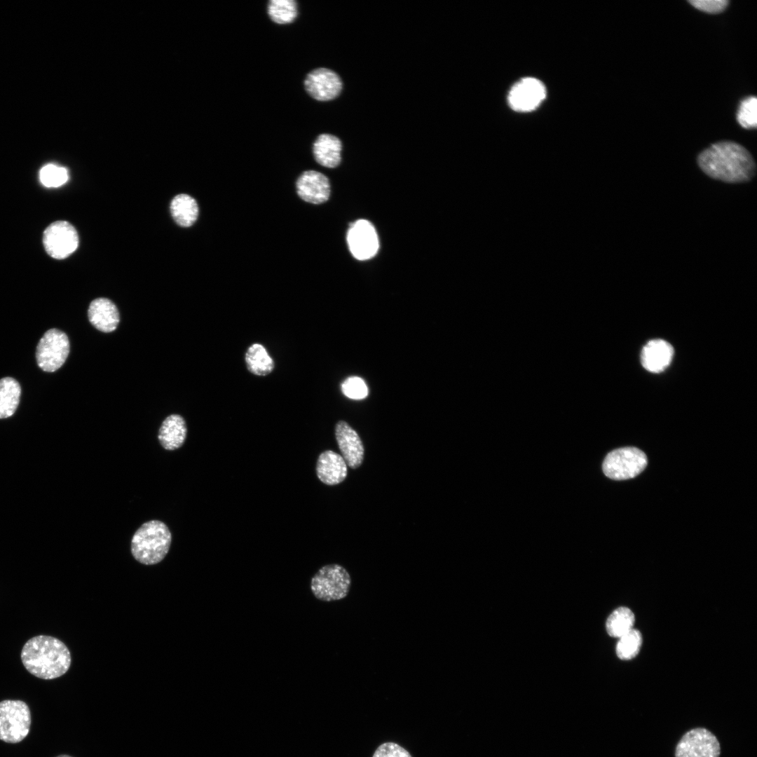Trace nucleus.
Returning <instances> with one entry per match:
<instances>
[{
	"label": "nucleus",
	"mask_w": 757,
	"mask_h": 757,
	"mask_svg": "<svg viewBox=\"0 0 757 757\" xmlns=\"http://www.w3.org/2000/svg\"><path fill=\"white\" fill-rule=\"evenodd\" d=\"M688 2L694 8L709 14L723 12L728 6V0H690Z\"/></svg>",
	"instance_id": "nucleus-29"
},
{
	"label": "nucleus",
	"mask_w": 757,
	"mask_h": 757,
	"mask_svg": "<svg viewBox=\"0 0 757 757\" xmlns=\"http://www.w3.org/2000/svg\"><path fill=\"white\" fill-rule=\"evenodd\" d=\"M635 617L627 607H619L606 620V631L613 637L620 638L633 629Z\"/></svg>",
	"instance_id": "nucleus-23"
},
{
	"label": "nucleus",
	"mask_w": 757,
	"mask_h": 757,
	"mask_svg": "<svg viewBox=\"0 0 757 757\" xmlns=\"http://www.w3.org/2000/svg\"><path fill=\"white\" fill-rule=\"evenodd\" d=\"M341 140L329 134H322L315 139L313 146V152L315 161L322 166L334 168L341 161Z\"/></svg>",
	"instance_id": "nucleus-19"
},
{
	"label": "nucleus",
	"mask_w": 757,
	"mask_h": 757,
	"mask_svg": "<svg viewBox=\"0 0 757 757\" xmlns=\"http://www.w3.org/2000/svg\"><path fill=\"white\" fill-rule=\"evenodd\" d=\"M350 585L349 573L336 564L322 566L311 580V590L315 597L327 602L346 598Z\"/></svg>",
	"instance_id": "nucleus-4"
},
{
	"label": "nucleus",
	"mask_w": 757,
	"mask_h": 757,
	"mask_svg": "<svg viewBox=\"0 0 757 757\" xmlns=\"http://www.w3.org/2000/svg\"><path fill=\"white\" fill-rule=\"evenodd\" d=\"M372 757H411V756L399 744L394 742H386L376 749Z\"/></svg>",
	"instance_id": "nucleus-30"
},
{
	"label": "nucleus",
	"mask_w": 757,
	"mask_h": 757,
	"mask_svg": "<svg viewBox=\"0 0 757 757\" xmlns=\"http://www.w3.org/2000/svg\"><path fill=\"white\" fill-rule=\"evenodd\" d=\"M721 746L709 730L696 728L686 732L675 749V757H719Z\"/></svg>",
	"instance_id": "nucleus-9"
},
{
	"label": "nucleus",
	"mask_w": 757,
	"mask_h": 757,
	"mask_svg": "<svg viewBox=\"0 0 757 757\" xmlns=\"http://www.w3.org/2000/svg\"><path fill=\"white\" fill-rule=\"evenodd\" d=\"M43 243L46 252L53 258L63 259L70 256L78 247L79 235L67 221H57L44 231Z\"/></svg>",
	"instance_id": "nucleus-8"
},
{
	"label": "nucleus",
	"mask_w": 757,
	"mask_h": 757,
	"mask_svg": "<svg viewBox=\"0 0 757 757\" xmlns=\"http://www.w3.org/2000/svg\"><path fill=\"white\" fill-rule=\"evenodd\" d=\"M304 86L308 93L319 101H328L336 97L342 89L339 76L326 68H318L306 77Z\"/></svg>",
	"instance_id": "nucleus-12"
},
{
	"label": "nucleus",
	"mask_w": 757,
	"mask_h": 757,
	"mask_svg": "<svg viewBox=\"0 0 757 757\" xmlns=\"http://www.w3.org/2000/svg\"><path fill=\"white\" fill-rule=\"evenodd\" d=\"M32 723L30 709L22 700L0 702V740L10 744L22 742L29 734Z\"/></svg>",
	"instance_id": "nucleus-5"
},
{
	"label": "nucleus",
	"mask_w": 757,
	"mask_h": 757,
	"mask_svg": "<svg viewBox=\"0 0 757 757\" xmlns=\"http://www.w3.org/2000/svg\"><path fill=\"white\" fill-rule=\"evenodd\" d=\"M697 163L708 176L727 183L745 182L756 174L750 152L730 140L717 142L704 149L697 156Z\"/></svg>",
	"instance_id": "nucleus-1"
},
{
	"label": "nucleus",
	"mask_w": 757,
	"mask_h": 757,
	"mask_svg": "<svg viewBox=\"0 0 757 757\" xmlns=\"http://www.w3.org/2000/svg\"><path fill=\"white\" fill-rule=\"evenodd\" d=\"M21 660L30 674L46 680L64 675L71 662L67 646L60 639L46 635L29 639L22 649Z\"/></svg>",
	"instance_id": "nucleus-2"
},
{
	"label": "nucleus",
	"mask_w": 757,
	"mask_h": 757,
	"mask_svg": "<svg viewBox=\"0 0 757 757\" xmlns=\"http://www.w3.org/2000/svg\"><path fill=\"white\" fill-rule=\"evenodd\" d=\"M647 463V457L642 451L635 447H624L610 452L603 461L602 468L608 477L625 480L640 474Z\"/></svg>",
	"instance_id": "nucleus-6"
},
{
	"label": "nucleus",
	"mask_w": 757,
	"mask_h": 757,
	"mask_svg": "<svg viewBox=\"0 0 757 757\" xmlns=\"http://www.w3.org/2000/svg\"><path fill=\"white\" fill-rule=\"evenodd\" d=\"M316 474L322 483L336 485L346 478L348 465L341 455L332 450H327L318 456Z\"/></svg>",
	"instance_id": "nucleus-16"
},
{
	"label": "nucleus",
	"mask_w": 757,
	"mask_h": 757,
	"mask_svg": "<svg viewBox=\"0 0 757 757\" xmlns=\"http://www.w3.org/2000/svg\"><path fill=\"white\" fill-rule=\"evenodd\" d=\"M545 96L544 84L537 79L526 77L511 88L507 100L515 111H531L538 107Z\"/></svg>",
	"instance_id": "nucleus-11"
},
{
	"label": "nucleus",
	"mask_w": 757,
	"mask_h": 757,
	"mask_svg": "<svg viewBox=\"0 0 757 757\" xmlns=\"http://www.w3.org/2000/svg\"><path fill=\"white\" fill-rule=\"evenodd\" d=\"M341 390L346 397L353 400L363 399L368 394L366 383L357 376L347 378L341 384Z\"/></svg>",
	"instance_id": "nucleus-28"
},
{
	"label": "nucleus",
	"mask_w": 757,
	"mask_h": 757,
	"mask_svg": "<svg viewBox=\"0 0 757 757\" xmlns=\"http://www.w3.org/2000/svg\"><path fill=\"white\" fill-rule=\"evenodd\" d=\"M737 120L744 128H756L757 100L755 96H749L741 102L737 113Z\"/></svg>",
	"instance_id": "nucleus-27"
},
{
	"label": "nucleus",
	"mask_w": 757,
	"mask_h": 757,
	"mask_svg": "<svg viewBox=\"0 0 757 757\" xmlns=\"http://www.w3.org/2000/svg\"><path fill=\"white\" fill-rule=\"evenodd\" d=\"M335 437L341 456L352 469L359 468L364 460V448L357 432L344 421L335 425Z\"/></svg>",
	"instance_id": "nucleus-13"
},
{
	"label": "nucleus",
	"mask_w": 757,
	"mask_h": 757,
	"mask_svg": "<svg viewBox=\"0 0 757 757\" xmlns=\"http://www.w3.org/2000/svg\"><path fill=\"white\" fill-rule=\"evenodd\" d=\"M171 542L172 535L167 525L159 520H151L142 524L135 532L130 552L140 564L154 565L165 557Z\"/></svg>",
	"instance_id": "nucleus-3"
},
{
	"label": "nucleus",
	"mask_w": 757,
	"mask_h": 757,
	"mask_svg": "<svg viewBox=\"0 0 757 757\" xmlns=\"http://www.w3.org/2000/svg\"><path fill=\"white\" fill-rule=\"evenodd\" d=\"M298 196L303 200L315 205L326 202L330 196L329 179L315 170L304 172L296 184Z\"/></svg>",
	"instance_id": "nucleus-14"
},
{
	"label": "nucleus",
	"mask_w": 757,
	"mask_h": 757,
	"mask_svg": "<svg viewBox=\"0 0 757 757\" xmlns=\"http://www.w3.org/2000/svg\"><path fill=\"white\" fill-rule=\"evenodd\" d=\"M186 422L178 414L168 416L162 423L158 432V439L161 446L168 451L180 448L186 437Z\"/></svg>",
	"instance_id": "nucleus-18"
},
{
	"label": "nucleus",
	"mask_w": 757,
	"mask_h": 757,
	"mask_svg": "<svg viewBox=\"0 0 757 757\" xmlns=\"http://www.w3.org/2000/svg\"><path fill=\"white\" fill-rule=\"evenodd\" d=\"M88 315L97 329L107 333L114 331L120 320L116 305L107 298L94 299L89 306Z\"/></svg>",
	"instance_id": "nucleus-17"
},
{
	"label": "nucleus",
	"mask_w": 757,
	"mask_h": 757,
	"mask_svg": "<svg viewBox=\"0 0 757 757\" xmlns=\"http://www.w3.org/2000/svg\"><path fill=\"white\" fill-rule=\"evenodd\" d=\"M69 353L67 334L57 329L48 330L40 339L36 350L38 366L43 371L53 372L64 363Z\"/></svg>",
	"instance_id": "nucleus-7"
},
{
	"label": "nucleus",
	"mask_w": 757,
	"mask_h": 757,
	"mask_svg": "<svg viewBox=\"0 0 757 757\" xmlns=\"http://www.w3.org/2000/svg\"><path fill=\"white\" fill-rule=\"evenodd\" d=\"M55 757H72V756H71L69 755H67V754H60V755L57 756Z\"/></svg>",
	"instance_id": "nucleus-31"
},
{
	"label": "nucleus",
	"mask_w": 757,
	"mask_h": 757,
	"mask_svg": "<svg viewBox=\"0 0 757 757\" xmlns=\"http://www.w3.org/2000/svg\"><path fill=\"white\" fill-rule=\"evenodd\" d=\"M245 361L248 371L256 376H266L275 367V362L266 348L257 343L248 347L245 354Z\"/></svg>",
	"instance_id": "nucleus-21"
},
{
	"label": "nucleus",
	"mask_w": 757,
	"mask_h": 757,
	"mask_svg": "<svg viewBox=\"0 0 757 757\" xmlns=\"http://www.w3.org/2000/svg\"><path fill=\"white\" fill-rule=\"evenodd\" d=\"M641 644V634L633 628L619 638L616 646L617 656L622 660H631L637 655Z\"/></svg>",
	"instance_id": "nucleus-25"
},
{
	"label": "nucleus",
	"mask_w": 757,
	"mask_h": 757,
	"mask_svg": "<svg viewBox=\"0 0 757 757\" xmlns=\"http://www.w3.org/2000/svg\"><path fill=\"white\" fill-rule=\"evenodd\" d=\"M198 212L196 200L189 195H177L171 201L172 217L180 226L189 227L193 225L198 219Z\"/></svg>",
	"instance_id": "nucleus-20"
},
{
	"label": "nucleus",
	"mask_w": 757,
	"mask_h": 757,
	"mask_svg": "<svg viewBox=\"0 0 757 757\" xmlns=\"http://www.w3.org/2000/svg\"><path fill=\"white\" fill-rule=\"evenodd\" d=\"M68 179V170L54 164L44 165L39 172L41 183L48 188L60 186L65 184Z\"/></svg>",
	"instance_id": "nucleus-26"
},
{
	"label": "nucleus",
	"mask_w": 757,
	"mask_h": 757,
	"mask_svg": "<svg viewBox=\"0 0 757 757\" xmlns=\"http://www.w3.org/2000/svg\"><path fill=\"white\" fill-rule=\"evenodd\" d=\"M21 395L19 383L11 377L0 379V418L11 416L15 411Z\"/></svg>",
	"instance_id": "nucleus-22"
},
{
	"label": "nucleus",
	"mask_w": 757,
	"mask_h": 757,
	"mask_svg": "<svg viewBox=\"0 0 757 757\" xmlns=\"http://www.w3.org/2000/svg\"><path fill=\"white\" fill-rule=\"evenodd\" d=\"M347 243L353 256L358 260L373 257L378 250V239L374 226L369 221L359 219L350 225Z\"/></svg>",
	"instance_id": "nucleus-10"
},
{
	"label": "nucleus",
	"mask_w": 757,
	"mask_h": 757,
	"mask_svg": "<svg viewBox=\"0 0 757 757\" xmlns=\"http://www.w3.org/2000/svg\"><path fill=\"white\" fill-rule=\"evenodd\" d=\"M673 355L674 349L669 343L660 339H653L643 346L641 362L647 371L660 373L670 364Z\"/></svg>",
	"instance_id": "nucleus-15"
},
{
	"label": "nucleus",
	"mask_w": 757,
	"mask_h": 757,
	"mask_svg": "<svg viewBox=\"0 0 757 757\" xmlns=\"http://www.w3.org/2000/svg\"><path fill=\"white\" fill-rule=\"evenodd\" d=\"M271 19L278 24L292 22L297 15V4L294 0H271L268 5Z\"/></svg>",
	"instance_id": "nucleus-24"
}]
</instances>
